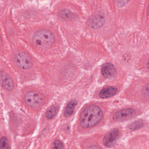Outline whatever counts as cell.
Instances as JSON below:
<instances>
[{
    "label": "cell",
    "mask_w": 149,
    "mask_h": 149,
    "mask_svg": "<svg viewBox=\"0 0 149 149\" xmlns=\"http://www.w3.org/2000/svg\"><path fill=\"white\" fill-rule=\"evenodd\" d=\"M103 113L99 106L91 105L86 107L80 116V124L84 128H91L96 125L102 119Z\"/></svg>",
    "instance_id": "obj_1"
},
{
    "label": "cell",
    "mask_w": 149,
    "mask_h": 149,
    "mask_svg": "<svg viewBox=\"0 0 149 149\" xmlns=\"http://www.w3.org/2000/svg\"><path fill=\"white\" fill-rule=\"evenodd\" d=\"M54 36L50 31L42 29L36 32L33 36L34 45L39 48H46L51 46L54 41Z\"/></svg>",
    "instance_id": "obj_2"
},
{
    "label": "cell",
    "mask_w": 149,
    "mask_h": 149,
    "mask_svg": "<svg viewBox=\"0 0 149 149\" xmlns=\"http://www.w3.org/2000/svg\"><path fill=\"white\" fill-rule=\"evenodd\" d=\"M43 96L36 91L28 92L25 96V101L27 104L33 108L40 107L43 101Z\"/></svg>",
    "instance_id": "obj_3"
},
{
    "label": "cell",
    "mask_w": 149,
    "mask_h": 149,
    "mask_svg": "<svg viewBox=\"0 0 149 149\" xmlns=\"http://www.w3.org/2000/svg\"><path fill=\"white\" fill-rule=\"evenodd\" d=\"M15 61L22 69L27 70L31 68L32 63L28 55L23 52H19L15 55Z\"/></svg>",
    "instance_id": "obj_4"
},
{
    "label": "cell",
    "mask_w": 149,
    "mask_h": 149,
    "mask_svg": "<svg viewBox=\"0 0 149 149\" xmlns=\"http://www.w3.org/2000/svg\"><path fill=\"white\" fill-rule=\"evenodd\" d=\"M136 114L135 110L131 108L123 109L113 115V119L116 122H123L131 118Z\"/></svg>",
    "instance_id": "obj_5"
},
{
    "label": "cell",
    "mask_w": 149,
    "mask_h": 149,
    "mask_svg": "<svg viewBox=\"0 0 149 149\" xmlns=\"http://www.w3.org/2000/svg\"><path fill=\"white\" fill-rule=\"evenodd\" d=\"M119 136V132L116 129H113L109 131L104 138L103 143L108 147H112L116 143Z\"/></svg>",
    "instance_id": "obj_6"
},
{
    "label": "cell",
    "mask_w": 149,
    "mask_h": 149,
    "mask_svg": "<svg viewBox=\"0 0 149 149\" xmlns=\"http://www.w3.org/2000/svg\"><path fill=\"white\" fill-rule=\"evenodd\" d=\"M104 17L102 15L95 14L92 15L89 19L88 24L91 27L98 28L102 26L104 23Z\"/></svg>",
    "instance_id": "obj_7"
},
{
    "label": "cell",
    "mask_w": 149,
    "mask_h": 149,
    "mask_svg": "<svg viewBox=\"0 0 149 149\" xmlns=\"http://www.w3.org/2000/svg\"><path fill=\"white\" fill-rule=\"evenodd\" d=\"M102 73L104 77L107 78L114 77L116 74V69L115 66L110 63H106L102 67Z\"/></svg>",
    "instance_id": "obj_8"
},
{
    "label": "cell",
    "mask_w": 149,
    "mask_h": 149,
    "mask_svg": "<svg viewBox=\"0 0 149 149\" xmlns=\"http://www.w3.org/2000/svg\"><path fill=\"white\" fill-rule=\"evenodd\" d=\"M117 92V89L114 87L104 88L100 91L99 96L101 98H107L114 96Z\"/></svg>",
    "instance_id": "obj_9"
},
{
    "label": "cell",
    "mask_w": 149,
    "mask_h": 149,
    "mask_svg": "<svg viewBox=\"0 0 149 149\" xmlns=\"http://www.w3.org/2000/svg\"><path fill=\"white\" fill-rule=\"evenodd\" d=\"M1 81L3 87L6 89L12 91L14 88V83L13 79L5 74L1 75Z\"/></svg>",
    "instance_id": "obj_10"
},
{
    "label": "cell",
    "mask_w": 149,
    "mask_h": 149,
    "mask_svg": "<svg viewBox=\"0 0 149 149\" xmlns=\"http://www.w3.org/2000/svg\"><path fill=\"white\" fill-rule=\"evenodd\" d=\"M77 104V102L76 100L70 101L67 104V107L64 111V116L66 117L70 116L74 113L75 107Z\"/></svg>",
    "instance_id": "obj_11"
},
{
    "label": "cell",
    "mask_w": 149,
    "mask_h": 149,
    "mask_svg": "<svg viewBox=\"0 0 149 149\" xmlns=\"http://www.w3.org/2000/svg\"><path fill=\"white\" fill-rule=\"evenodd\" d=\"M59 110V107L56 105H52L49 107L46 112V116L48 119H52L54 118Z\"/></svg>",
    "instance_id": "obj_12"
},
{
    "label": "cell",
    "mask_w": 149,
    "mask_h": 149,
    "mask_svg": "<svg viewBox=\"0 0 149 149\" xmlns=\"http://www.w3.org/2000/svg\"><path fill=\"white\" fill-rule=\"evenodd\" d=\"M144 125V123L142 120H137L132 123L130 125V129L131 130L134 131L142 128Z\"/></svg>",
    "instance_id": "obj_13"
},
{
    "label": "cell",
    "mask_w": 149,
    "mask_h": 149,
    "mask_svg": "<svg viewBox=\"0 0 149 149\" xmlns=\"http://www.w3.org/2000/svg\"><path fill=\"white\" fill-rule=\"evenodd\" d=\"M60 15L63 19H69L73 17L74 14L70 10H62L60 12Z\"/></svg>",
    "instance_id": "obj_14"
},
{
    "label": "cell",
    "mask_w": 149,
    "mask_h": 149,
    "mask_svg": "<svg viewBox=\"0 0 149 149\" xmlns=\"http://www.w3.org/2000/svg\"><path fill=\"white\" fill-rule=\"evenodd\" d=\"M0 149H10L8 140L5 137H2L1 139Z\"/></svg>",
    "instance_id": "obj_15"
},
{
    "label": "cell",
    "mask_w": 149,
    "mask_h": 149,
    "mask_svg": "<svg viewBox=\"0 0 149 149\" xmlns=\"http://www.w3.org/2000/svg\"><path fill=\"white\" fill-rule=\"evenodd\" d=\"M52 149H64V146L61 141L56 140L53 143Z\"/></svg>",
    "instance_id": "obj_16"
},
{
    "label": "cell",
    "mask_w": 149,
    "mask_h": 149,
    "mask_svg": "<svg viewBox=\"0 0 149 149\" xmlns=\"http://www.w3.org/2000/svg\"><path fill=\"white\" fill-rule=\"evenodd\" d=\"M143 94L145 96L149 98V84H146L143 89Z\"/></svg>",
    "instance_id": "obj_17"
},
{
    "label": "cell",
    "mask_w": 149,
    "mask_h": 149,
    "mask_svg": "<svg viewBox=\"0 0 149 149\" xmlns=\"http://www.w3.org/2000/svg\"><path fill=\"white\" fill-rule=\"evenodd\" d=\"M88 149H102L99 146L96 145H92L89 146Z\"/></svg>",
    "instance_id": "obj_18"
},
{
    "label": "cell",
    "mask_w": 149,
    "mask_h": 149,
    "mask_svg": "<svg viewBox=\"0 0 149 149\" xmlns=\"http://www.w3.org/2000/svg\"><path fill=\"white\" fill-rule=\"evenodd\" d=\"M147 66H148V68H149V61L148 62V63H147Z\"/></svg>",
    "instance_id": "obj_19"
},
{
    "label": "cell",
    "mask_w": 149,
    "mask_h": 149,
    "mask_svg": "<svg viewBox=\"0 0 149 149\" xmlns=\"http://www.w3.org/2000/svg\"><path fill=\"white\" fill-rule=\"evenodd\" d=\"M148 13H149V6H148Z\"/></svg>",
    "instance_id": "obj_20"
}]
</instances>
